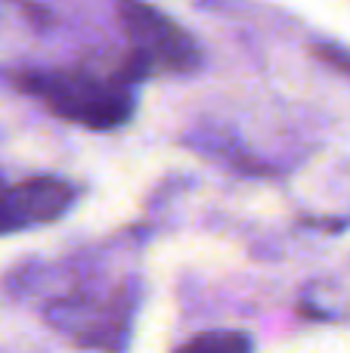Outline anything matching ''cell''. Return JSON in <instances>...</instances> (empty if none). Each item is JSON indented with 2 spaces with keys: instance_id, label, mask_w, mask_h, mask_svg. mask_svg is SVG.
<instances>
[{
  "instance_id": "obj_1",
  "label": "cell",
  "mask_w": 350,
  "mask_h": 353,
  "mask_svg": "<svg viewBox=\"0 0 350 353\" xmlns=\"http://www.w3.org/2000/svg\"><path fill=\"white\" fill-rule=\"evenodd\" d=\"M16 81L53 115L90 130L118 128L134 109L124 78H96L87 72H25Z\"/></svg>"
},
{
  "instance_id": "obj_2",
  "label": "cell",
  "mask_w": 350,
  "mask_h": 353,
  "mask_svg": "<svg viewBox=\"0 0 350 353\" xmlns=\"http://www.w3.org/2000/svg\"><path fill=\"white\" fill-rule=\"evenodd\" d=\"M121 25L130 47H134L124 81L143 78V74L152 72L183 74L192 72L202 59L196 41L177 22L161 16L155 6H146L140 0H121Z\"/></svg>"
},
{
  "instance_id": "obj_3",
  "label": "cell",
  "mask_w": 350,
  "mask_h": 353,
  "mask_svg": "<svg viewBox=\"0 0 350 353\" xmlns=\"http://www.w3.org/2000/svg\"><path fill=\"white\" fill-rule=\"evenodd\" d=\"M72 199L74 189L56 176H34L16 186H0V232H19L50 223L65 214Z\"/></svg>"
},
{
  "instance_id": "obj_4",
  "label": "cell",
  "mask_w": 350,
  "mask_h": 353,
  "mask_svg": "<svg viewBox=\"0 0 350 353\" xmlns=\"http://www.w3.org/2000/svg\"><path fill=\"white\" fill-rule=\"evenodd\" d=\"M177 353H251V344L239 332H205L186 341Z\"/></svg>"
}]
</instances>
